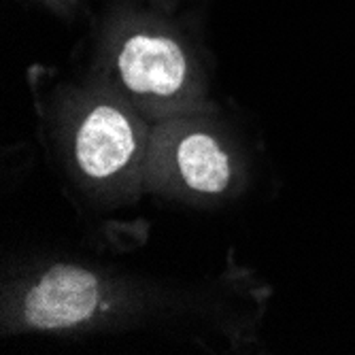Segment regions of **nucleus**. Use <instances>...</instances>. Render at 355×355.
<instances>
[{
	"mask_svg": "<svg viewBox=\"0 0 355 355\" xmlns=\"http://www.w3.org/2000/svg\"><path fill=\"white\" fill-rule=\"evenodd\" d=\"M101 302V283L79 266H53L30 289L24 315L39 330H64L87 321Z\"/></svg>",
	"mask_w": 355,
	"mask_h": 355,
	"instance_id": "nucleus-1",
	"label": "nucleus"
},
{
	"mask_svg": "<svg viewBox=\"0 0 355 355\" xmlns=\"http://www.w3.org/2000/svg\"><path fill=\"white\" fill-rule=\"evenodd\" d=\"M137 149L132 123L109 105L96 107L81 123L75 153L81 171L92 179H107L119 173Z\"/></svg>",
	"mask_w": 355,
	"mask_h": 355,
	"instance_id": "nucleus-2",
	"label": "nucleus"
},
{
	"mask_svg": "<svg viewBox=\"0 0 355 355\" xmlns=\"http://www.w3.org/2000/svg\"><path fill=\"white\" fill-rule=\"evenodd\" d=\"M117 64L123 83L137 94L173 96L187 75L181 47L164 37H132L123 45Z\"/></svg>",
	"mask_w": 355,
	"mask_h": 355,
	"instance_id": "nucleus-3",
	"label": "nucleus"
},
{
	"mask_svg": "<svg viewBox=\"0 0 355 355\" xmlns=\"http://www.w3.org/2000/svg\"><path fill=\"white\" fill-rule=\"evenodd\" d=\"M177 166L183 181L200 193H219L230 183V159L221 145L205 135H187L177 147Z\"/></svg>",
	"mask_w": 355,
	"mask_h": 355,
	"instance_id": "nucleus-4",
	"label": "nucleus"
}]
</instances>
